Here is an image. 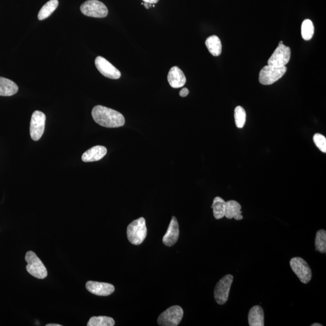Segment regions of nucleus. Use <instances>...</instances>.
I'll return each instance as SVG.
<instances>
[{
    "instance_id": "obj_8",
    "label": "nucleus",
    "mask_w": 326,
    "mask_h": 326,
    "mask_svg": "<svg viewBox=\"0 0 326 326\" xmlns=\"http://www.w3.org/2000/svg\"><path fill=\"white\" fill-rule=\"evenodd\" d=\"M290 266L300 281L307 284L312 278V271L309 265L303 258L296 257L291 258Z\"/></svg>"
},
{
    "instance_id": "obj_21",
    "label": "nucleus",
    "mask_w": 326,
    "mask_h": 326,
    "mask_svg": "<svg viewBox=\"0 0 326 326\" xmlns=\"http://www.w3.org/2000/svg\"><path fill=\"white\" fill-rule=\"evenodd\" d=\"M225 204L226 202L221 197H216L213 200L212 208L213 215L216 219H221L225 216Z\"/></svg>"
},
{
    "instance_id": "obj_13",
    "label": "nucleus",
    "mask_w": 326,
    "mask_h": 326,
    "mask_svg": "<svg viewBox=\"0 0 326 326\" xmlns=\"http://www.w3.org/2000/svg\"><path fill=\"white\" fill-rule=\"evenodd\" d=\"M179 235V225L177 219L173 216L167 232L163 238V242L167 246H172L177 242Z\"/></svg>"
},
{
    "instance_id": "obj_24",
    "label": "nucleus",
    "mask_w": 326,
    "mask_h": 326,
    "mask_svg": "<svg viewBox=\"0 0 326 326\" xmlns=\"http://www.w3.org/2000/svg\"><path fill=\"white\" fill-rule=\"evenodd\" d=\"M301 36L304 40H310L314 33V26L312 21L308 19L304 20L301 25Z\"/></svg>"
},
{
    "instance_id": "obj_10",
    "label": "nucleus",
    "mask_w": 326,
    "mask_h": 326,
    "mask_svg": "<svg viewBox=\"0 0 326 326\" xmlns=\"http://www.w3.org/2000/svg\"><path fill=\"white\" fill-rule=\"evenodd\" d=\"M46 117L43 112L35 111L30 121V133L32 139L38 141L44 133Z\"/></svg>"
},
{
    "instance_id": "obj_22",
    "label": "nucleus",
    "mask_w": 326,
    "mask_h": 326,
    "mask_svg": "<svg viewBox=\"0 0 326 326\" xmlns=\"http://www.w3.org/2000/svg\"><path fill=\"white\" fill-rule=\"evenodd\" d=\"M115 325L114 319L109 316H93L88 321V326H113Z\"/></svg>"
},
{
    "instance_id": "obj_11",
    "label": "nucleus",
    "mask_w": 326,
    "mask_h": 326,
    "mask_svg": "<svg viewBox=\"0 0 326 326\" xmlns=\"http://www.w3.org/2000/svg\"><path fill=\"white\" fill-rule=\"evenodd\" d=\"M95 65L99 72L105 77L111 79H118L121 73L104 57L98 56L95 59Z\"/></svg>"
},
{
    "instance_id": "obj_31",
    "label": "nucleus",
    "mask_w": 326,
    "mask_h": 326,
    "mask_svg": "<svg viewBox=\"0 0 326 326\" xmlns=\"http://www.w3.org/2000/svg\"><path fill=\"white\" fill-rule=\"evenodd\" d=\"M322 324H319V323H314L311 324V326H322Z\"/></svg>"
},
{
    "instance_id": "obj_17",
    "label": "nucleus",
    "mask_w": 326,
    "mask_h": 326,
    "mask_svg": "<svg viewBox=\"0 0 326 326\" xmlns=\"http://www.w3.org/2000/svg\"><path fill=\"white\" fill-rule=\"evenodd\" d=\"M248 322L250 326H264V312L260 306H254L249 310Z\"/></svg>"
},
{
    "instance_id": "obj_29",
    "label": "nucleus",
    "mask_w": 326,
    "mask_h": 326,
    "mask_svg": "<svg viewBox=\"0 0 326 326\" xmlns=\"http://www.w3.org/2000/svg\"><path fill=\"white\" fill-rule=\"evenodd\" d=\"M151 5L152 4H149V3H144V5L145 6V7H146V9H149V7H150Z\"/></svg>"
},
{
    "instance_id": "obj_9",
    "label": "nucleus",
    "mask_w": 326,
    "mask_h": 326,
    "mask_svg": "<svg viewBox=\"0 0 326 326\" xmlns=\"http://www.w3.org/2000/svg\"><path fill=\"white\" fill-rule=\"evenodd\" d=\"M291 48L280 41L278 47L268 60V65L276 67L286 66L291 59Z\"/></svg>"
},
{
    "instance_id": "obj_20",
    "label": "nucleus",
    "mask_w": 326,
    "mask_h": 326,
    "mask_svg": "<svg viewBox=\"0 0 326 326\" xmlns=\"http://www.w3.org/2000/svg\"><path fill=\"white\" fill-rule=\"evenodd\" d=\"M58 5L59 2L57 0H50L48 2L39 12L38 15L39 20H44L49 17L56 10Z\"/></svg>"
},
{
    "instance_id": "obj_3",
    "label": "nucleus",
    "mask_w": 326,
    "mask_h": 326,
    "mask_svg": "<svg viewBox=\"0 0 326 326\" xmlns=\"http://www.w3.org/2000/svg\"><path fill=\"white\" fill-rule=\"evenodd\" d=\"M25 260L27 263L26 270L30 275L39 279L46 278L48 274L46 268L34 252H27Z\"/></svg>"
},
{
    "instance_id": "obj_7",
    "label": "nucleus",
    "mask_w": 326,
    "mask_h": 326,
    "mask_svg": "<svg viewBox=\"0 0 326 326\" xmlns=\"http://www.w3.org/2000/svg\"><path fill=\"white\" fill-rule=\"evenodd\" d=\"M233 282V276L231 274H228V275L222 277L216 285L214 291V297L216 303L218 304L222 305L228 301Z\"/></svg>"
},
{
    "instance_id": "obj_1",
    "label": "nucleus",
    "mask_w": 326,
    "mask_h": 326,
    "mask_svg": "<svg viewBox=\"0 0 326 326\" xmlns=\"http://www.w3.org/2000/svg\"><path fill=\"white\" fill-rule=\"evenodd\" d=\"M91 114L97 124L109 128L121 127L125 123L123 115L119 112L102 105L94 106Z\"/></svg>"
},
{
    "instance_id": "obj_16",
    "label": "nucleus",
    "mask_w": 326,
    "mask_h": 326,
    "mask_svg": "<svg viewBox=\"0 0 326 326\" xmlns=\"http://www.w3.org/2000/svg\"><path fill=\"white\" fill-rule=\"evenodd\" d=\"M242 207L236 201H228L225 204V216L227 219L234 218L237 221L242 220L243 216L241 211Z\"/></svg>"
},
{
    "instance_id": "obj_2",
    "label": "nucleus",
    "mask_w": 326,
    "mask_h": 326,
    "mask_svg": "<svg viewBox=\"0 0 326 326\" xmlns=\"http://www.w3.org/2000/svg\"><path fill=\"white\" fill-rule=\"evenodd\" d=\"M147 236V227L144 218H140L133 221L127 228V236L133 245H139L144 241Z\"/></svg>"
},
{
    "instance_id": "obj_4",
    "label": "nucleus",
    "mask_w": 326,
    "mask_h": 326,
    "mask_svg": "<svg viewBox=\"0 0 326 326\" xmlns=\"http://www.w3.org/2000/svg\"><path fill=\"white\" fill-rule=\"evenodd\" d=\"M183 310L180 306L169 307L158 316V323L161 326L178 325L183 317Z\"/></svg>"
},
{
    "instance_id": "obj_6",
    "label": "nucleus",
    "mask_w": 326,
    "mask_h": 326,
    "mask_svg": "<svg viewBox=\"0 0 326 326\" xmlns=\"http://www.w3.org/2000/svg\"><path fill=\"white\" fill-rule=\"evenodd\" d=\"M82 13L85 16L102 18L107 16L108 10L106 6L98 0H88L81 6Z\"/></svg>"
},
{
    "instance_id": "obj_30",
    "label": "nucleus",
    "mask_w": 326,
    "mask_h": 326,
    "mask_svg": "<svg viewBox=\"0 0 326 326\" xmlns=\"http://www.w3.org/2000/svg\"><path fill=\"white\" fill-rule=\"evenodd\" d=\"M46 326H62V325L56 324H47Z\"/></svg>"
},
{
    "instance_id": "obj_26",
    "label": "nucleus",
    "mask_w": 326,
    "mask_h": 326,
    "mask_svg": "<svg viewBox=\"0 0 326 326\" xmlns=\"http://www.w3.org/2000/svg\"><path fill=\"white\" fill-rule=\"evenodd\" d=\"M313 142H314L316 147L321 152L325 153L326 152V139L325 137L321 134H315L313 137Z\"/></svg>"
},
{
    "instance_id": "obj_15",
    "label": "nucleus",
    "mask_w": 326,
    "mask_h": 326,
    "mask_svg": "<svg viewBox=\"0 0 326 326\" xmlns=\"http://www.w3.org/2000/svg\"><path fill=\"white\" fill-rule=\"evenodd\" d=\"M107 153V149L103 146H96L85 152L82 156V160L85 163L99 161Z\"/></svg>"
},
{
    "instance_id": "obj_27",
    "label": "nucleus",
    "mask_w": 326,
    "mask_h": 326,
    "mask_svg": "<svg viewBox=\"0 0 326 326\" xmlns=\"http://www.w3.org/2000/svg\"><path fill=\"white\" fill-rule=\"evenodd\" d=\"M189 94V91L186 88H182L179 92V96L182 97H186Z\"/></svg>"
},
{
    "instance_id": "obj_23",
    "label": "nucleus",
    "mask_w": 326,
    "mask_h": 326,
    "mask_svg": "<svg viewBox=\"0 0 326 326\" xmlns=\"http://www.w3.org/2000/svg\"><path fill=\"white\" fill-rule=\"evenodd\" d=\"M315 249L321 253L326 251V231L320 230L317 231L315 240Z\"/></svg>"
},
{
    "instance_id": "obj_5",
    "label": "nucleus",
    "mask_w": 326,
    "mask_h": 326,
    "mask_svg": "<svg viewBox=\"0 0 326 326\" xmlns=\"http://www.w3.org/2000/svg\"><path fill=\"white\" fill-rule=\"evenodd\" d=\"M287 71L286 67H276L268 65L260 70L259 74L260 83L264 85H270L275 83L283 77Z\"/></svg>"
},
{
    "instance_id": "obj_19",
    "label": "nucleus",
    "mask_w": 326,
    "mask_h": 326,
    "mask_svg": "<svg viewBox=\"0 0 326 326\" xmlns=\"http://www.w3.org/2000/svg\"><path fill=\"white\" fill-rule=\"evenodd\" d=\"M206 45L209 52L214 56L220 55L222 52V44L218 36L213 35L206 39Z\"/></svg>"
},
{
    "instance_id": "obj_14",
    "label": "nucleus",
    "mask_w": 326,
    "mask_h": 326,
    "mask_svg": "<svg viewBox=\"0 0 326 326\" xmlns=\"http://www.w3.org/2000/svg\"><path fill=\"white\" fill-rule=\"evenodd\" d=\"M169 84L173 88H179L186 83V78L179 67L175 66L170 69L167 75Z\"/></svg>"
},
{
    "instance_id": "obj_12",
    "label": "nucleus",
    "mask_w": 326,
    "mask_h": 326,
    "mask_svg": "<svg viewBox=\"0 0 326 326\" xmlns=\"http://www.w3.org/2000/svg\"><path fill=\"white\" fill-rule=\"evenodd\" d=\"M86 288L91 294L99 296H108L115 291L114 286L109 283L94 281H88Z\"/></svg>"
},
{
    "instance_id": "obj_18",
    "label": "nucleus",
    "mask_w": 326,
    "mask_h": 326,
    "mask_svg": "<svg viewBox=\"0 0 326 326\" xmlns=\"http://www.w3.org/2000/svg\"><path fill=\"white\" fill-rule=\"evenodd\" d=\"M18 91V85L14 82L0 77V96H13Z\"/></svg>"
},
{
    "instance_id": "obj_25",
    "label": "nucleus",
    "mask_w": 326,
    "mask_h": 326,
    "mask_svg": "<svg viewBox=\"0 0 326 326\" xmlns=\"http://www.w3.org/2000/svg\"><path fill=\"white\" fill-rule=\"evenodd\" d=\"M246 117L245 109L242 106H237L234 110V119H235L236 125L238 128L241 129L244 126Z\"/></svg>"
},
{
    "instance_id": "obj_28",
    "label": "nucleus",
    "mask_w": 326,
    "mask_h": 326,
    "mask_svg": "<svg viewBox=\"0 0 326 326\" xmlns=\"http://www.w3.org/2000/svg\"><path fill=\"white\" fill-rule=\"evenodd\" d=\"M145 3H149V4H155L159 2V0H143Z\"/></svg>"
}]
</instances>
